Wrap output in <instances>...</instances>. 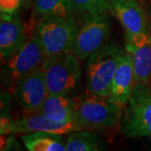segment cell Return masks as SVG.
Returning <instances> with one entry per match:
<instances>
[{
  "instance_id": "1",
  "label": "cell",
  "mask_w": 151,
  "mask_h": 151,
  "mask_svg": "<svg viewBox=\"0 0 151 151\" xmlns=\"http://www.w3.org/2000/svg\"><path fill=\"white\" fill-rule=\"evenodd\" d=\"M123 109L110 96L89 93L77 102L75 122L80 130L105 132L120 127Z\"/></svg>"
},
{
  "instance_id": "2",
  "label": "cell",
  "mask_w": 151,
  "mask_h": 151,
  "mask_svg": "<svg viewBox=\"0 0 151 151\" xmlns=\"http://www.w3.org/2000/svg\"><path fill=\"white\" fill-rule=\"evenodd\" d=\"M49 94L75 98L81 85V70L78 57L71 51L46 56L41 65Z\"/></svg>"
},
{
  "instance_id": "3",
  "label": "cell",
  "mask_w": 151,
  "mask_h": 151,
  "mask_svg": "<svg viewBox=\"0 0 151 151\" xmlns=\"http://www.w3.org/2000/svg\"><path fill=\"white\" fill-rule=\"evenodd\" d=\"M123 52L116 44H107L86 59V88L88 93L110 96L113 76Z\"/></svg>"
},
{
  "instance_id": "4",
  "label": "cell",
  "mask_w": 151,
  "mask_h": 151,
  "mask_svg": "<svg viewBox=\"0 0 151 151\" xmlns=\"http://www.w3.org/2000/svg\"><path fill=\"white\" fill-rule=\"evenodd\" d=\"M124 136L151 138V86L134 84L119 127Z\"/></svg>"
},
{
  "instance_id": "5",
  "label": "cell",
  "mask_w": 151,
  "mask_h": 151,
  "mask_svg": "<svg viewBox=\"0 0 151 151\" xmlns=\"http://www.w3.org/2000/svg\"><path fill=\"white\" fill-rule=\"evenodd\" d=\"M36 29L45 56H52L71 51L78 24L74 17H45Z\"/></svg>"
},
{
  "instance_id": "6",
  "label": "cell",
  "mask_w": 151,
  "mask_h": 151,
  "mask_svg": "<svg viewBox=\"0 0 151 151\" xmlns=\"http://www.w3.org/2000/svg\"><path fill=\"white\" fill-rule=\"evenodd\" d=\"M110 30L111 22L108 13L97 15H83L82 21L78 24V30L71 52L79 60H85L105 45Z\"/></svg>"
},
{
  "instance_id": "7",
  "label": "cell",
  "mask_w": 151,
  "mask_h": 151,
  "mask_svg": "<svg viewBox=\"0 0 151 151\" xmlns=\"http://www.w3.org/2000/svg\"><path fill=\"white\" fill-rule=\"evenodd\" d=\"M45 57L35 28L21 48L6 60L4 76L9 83L14 85L20 77L41 67Z\"/></svg>"
},
{
  "instance_id": "8",
  "label": "cell",
  "mask_w": 151,
  "mask_h": 151,
  "mask_svg": "<svg viewBox=\"0 0 151 151\" xmlns=\"http://www.w3.org/2000/svg\"><path fill=\"white\" fill-rule=\"evenodd\" d=\"M80 130L76 123L55 122L41 113L25 116L16 120L1 119V134H27L35 132H47L58 134H68Z\"/></svg>"
},
{
  "instance_id": "9",
  "label": "cell",
  "mask_w": 151,
  "mask_h": 151,
  "mask_svg": "<svg viewBox=\"0 0 151 151\" xmlns=\"http://www.w3.org/2000/svg\"><path fill=\"white\" fill-rule=\"evenodd\" d=\"M14 93L24 111L30 115L40 113L49 95L42 68L20 77L14 85Z\"/></svg>"
},
{
  "instance_id": "10",
  "label": "cell",
  "mask_w": 151,
  "mask_h": 151,
  "mask_svg": "<svg viewBox=\"0 0 151 151\" xmlns=\"http://www.w3.org/2000/svg\"><path fill=\"white\" fill-rule=\"evenodd\" d=\"M125 51L133 60L135 84H149L151 79L150 33L125 35Z\"/></svg>"
},
{
  "instance_id": "11",
  "label": "cell",
  "mask_w": 151,
  "mask_h": 151,
  "mask_svg": "<svg viewBox=\"0 0 151 151\" xmlns=\"http://www.w3.org/2000/svg\"><path fill=\"white\" fill-rule=\"evenodd\" d=\"M110 12L119 19L125 35L133 36L149 32L145 12L135 0H108Z\"/></svg>"
},
{
  "instance_id": "12",
  "label": "cell",
  "mask_w": 151,
  "mask_h": 151,
  "mask_svg": "<svg viewBox=\"0 0 151 151\" xmlns=\"http://www.w3.org/2000/svg\"><path fill=\"white\" fill-rule=\"evenodd\" d=\"M29 34L18 13L1 14L0 22V54L7 60L21 48Z\"/></svg>"
},
{
  "instance_id": "13",
  "label": "cell",
  "mask_w": 151,
  "mask_h": 151,
  "mask_svg": "<svg viewBox=\"0 0 151 151\" xmlns=\"http://www.w3.org/2000/svg\"><path fill=\"white\" fill-rule=\"evenodd\" d=\"M134 73L132 57L128 52H123L112 82L110 97L124 111L134 86Z\"/></svg>"
},
{
  "instance_id": "14",
  "label": "cell",
  "mask_w": 151,
  "mask_h": 151,
  "mask_svg": "<svg viewBox=\"0 0 151 151\" xmlns=\"http://www.w3.org/2000/svg\"><path fill=\"white\" fill-rule=\"evenodd\" d=\"M77 102L75 98L65 96L49 94L40 113L49 119L59 123H76Z\"/></svg>"
},
{
  "instance_id": "15",
  "label": "cell",
  "mask_w": 151,
  "mask_h": 151,
  "mask_svg": "<svg viewBox=\"0 0 151 151\" xmlns=\"http://www.w3.org/2000/svg\"><path fill=\"white\" fill-rule=\"evenodd\" d=\"M66 151H108L103 137L95 131L78 130L70 133L65 139Z\"/></svg>"
},
{
  "instance_id": "16",
  "label": "cell",
  "mask_w": 151,
  "mask_h": 151,
  "mask_svg": "<svg viewBox=\"0 0 151 151\" xmlns=\"http://www.w3.org/2000/svg\"><path fill=\"white\" fill-rule=\"evenodd\" d=\"M21 139L28 151H66L62 134L35 132L22 135Z\"/></svg>"
},
{
  "instance_id": "17",
  "label": "cell",
  "mask_w": 151,
  "mask_h": 151,
  "mask_svg": "<svg viewBox=\"0 0 151 151\" xmlns=\"http://www.w3.org/2000/svg\"><path fill=\"white\" fill-rule=\"evenodd\" d=\"M35 11L40 18L74 17L75 11L69 0H33Z\"/></svg>"
},
{
  "instance_id": "18",
  "label": "cell",
  "mask_w": 151,
  "mask_h": 151,
  "mask_svg": "<svg viewBox=\"0 0 151 151\" xmlns=\"http://www.w3.org/2000/svg\"><path fill=\"white\" fill-rule=\"evenodd\" d=\"M75 14H102L110 12L108 0H69Z\"/></svg>"
},
{
  "instance_id": "19",
  "label": "cell",
  "mask_w": 151,
  "mask_h": 151,
  "mask_svg": "<svg viewBox=\"0 0 151 151\" xmlns=\"http://www.w3.org/2000/svg\"><path fill=\"white\" fill-rule=\"evenodd\" d=\"M28 2V0H0L1 14H14L18 13Z\"/></svg>"
},
{
  "instance_id": "20",
  "label": "cell",
  "mask_w": 151,
  "mask_h": 151,
  "mask_svg": "<svg viewBox=\"0 0 151 151\" xmlns=\"http://www.w3.org/2000/svg\"><path fill=\"white\" fill-rule=\"evenodd\" d=\"M147 18H148V30L151 35V11L147 15Z\"/></svg>"
},
{
  "instance_id": "21",
  "label": "cell",
  "mask_w": 151,
  "mask_h": 151,
  "mask_svg": "<svg viewBox=\"0 0 151 151\" xmlns=\"http://www.w3.org/2000/svg\"><path fill=\"white\" fill-rule=\"evenodd\" d=\"M150 151H151V150H150Z\"/></svg>"
}]
</instances>
